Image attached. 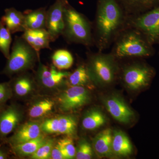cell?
<instances>
[{
  "mask_svg": "<svg viewBox=\"0 0 159 159\" xmlns=\"http://www.w3.org/2000/svg\"><path fill=\"white\" fill-rule=\"evenodd\" d=\"M126 16L117 0H97L94 25V44L98 51L108 48L125 27Z\"/></svg>",
  "mask_w": 159,
  "mask_h": 159,
  "instance_id": "1",
  "label": "cell"
},
{
  "mask_svg": "<svg viewBox=\"0 0 159 159\" xmlns=\"http://www.w3.org/2000/svg\"><path fill=\"white\" fill-rule=\"evenodd\" d=\"M111 53L117 60L145 57L153 54L152 46L136 29L125 27L116 38Z\"/></svg>",
  "mask_w": 159,
  "mask_h": 159,
  "instance_id": "2",
  "label": "cell"
},
{
  "mask_svg": "<svg viewBox=\"0 0 159 159\" xmlns=\"http://www.w3.org/2000/svg\"><path fill=\"white\" fill-rule=\"evenodd\" d=\"M64 28L62 35L69 42L86 47L94 44L90 22L84 15L77 11L67 2L64 11Z\"/></svg>",
  "mask_w": 159,
  "mask_h": 159,
  "instance_id": "3",
  "label": "cell"
},
{
  "mask_svg": "<svg viewBox=\"0 0 159 159\" xmlns=\"http://www.w3.org/2000/svg\"><path fill=\"white\" fill-rule=\"evenodd\" d=\"M117 60L111 53H89L86 66L91 81L100 85L112 83L119 72Z\"/></svg>",
  "mask_w": 159,
  "mask_h": 159,
  "instance_id": "4",
  "label": "cell"
},
{
  "mask_svg": "<svg viewBox=\"0 0 159 159\" xmlns=\"http://www.w3.org/2000/svg\"><path fill=\"white\" fill-rule=\"evenodd\" d=\"M37 60L39 54L21 36H16L3 72L9 75L21 73L33 67Z\"/></svg>",
  "mask_w": 159,
  "mask_h": 159,
  "instance_id": "5",
  "label": "cell"
},
{
  "mask_svg": "<svg viewBox=\"0 0 159 159\" xmlns=\"http://www.w3.org/2000/svg\"><path fill=\"white\" fill-rule=\"evenodd\" d=\"M125 27L140 31L152 45L159 44V5L144 13L126 17Z\"/></svg>",
  "mask_w": 159,
  "mask_h": 159,
  "instance_id": "6",
  "label": "cell"
},
{
  "mask_svg": "<svg viewBox=\"0 0 159 159\" xmlns=\"http://www.w3.org/2000/svg\"><path fill=\"white\" fill-rule=\"evenodd\" d=\"M155 75L153 68L143 63H134L122 68V79L129 89L141 90L149 86Z\"/></svg>",
  "mask_w": 159,
  "mask_h": 159,
  "instance_id": "7",
  "label": "cell"
},
{
  "mask_svg": "<svg viewBox=\"0 0 159 159\" xmlns=\"http://www.w3.org/2000/svg\"><path fill=\"white\" fill-rule=\"evenodd\" d=\"M67 0H56L47 10L46 29L50 34L51 42L62 35L64 28V11Z\"/></svg>",
  "mask_w": 159,
  "mask_h": 159,
  "instance_id": "8",
  "label": "cell"
},
{
  "mask_svg": "<svg viewBox=\"0 0 159 159\" xmlns=\"http://www.w3.org/2000/svg\"><path fill=\"white\" fill-rule=\"evenodd\" d=\"M90 99L89 93L83 86H70L61 95L58 99L63 111H71L87 104Z\"/></svg>",
  "mask_w": 159,
  "mask_h": 159,
  "instance_id": "9",
  "label": "cell"
},
{
  "mask_svg": "<svg viewBox=\"0 0 159 159\" xmlns=\"http://www.w3.org/2000/svg\"><path fill=\"white\" fill-rule=\"evenodd\" d=\"M103 102L108 112L118 122L128 123L134 118L133 111L119 95H109L104 99Z\"/></svg>",
  "mask_w": 159,
  "mask_h": 159,
  "instance_id": "10",
  "label": "cell"
},
{
  "mask_svg": "<svg viewBox=\"0 0 159 159\" xmlns=\"http://www.w3.org/2000/svg\"><path fill=\"white\" fill-rule=\"evenodd\" d=\"M70 73L59 70L54 66L51 67L41 63L39 61V66L37 71L39 80L44 86L53 88L60 84L65 78L68 77Z\"/></svg>",
  "mask_w": 159,
  "mask_h": 159,
  "instance_id": "11",
  "label": "cell"
},
{
  "mask_svg": "<svg viewBox=\"0 0 159 159\" xmlns=\"http://www.w3.org/2000/svg\"><path fill=\"white\" fill-rule=\"evenodd\" d=\"M41 131V125L38 122H26L21 125L10 138V144L13 146L36 139L42 134Z\"/></svg>",
  "mask_w": 159,
  "mask_h": 159,
  "instance_id": "12",
  "label": "cell"
},
{
  "mask_svg": "<svg viewBox=\"0 0 159 159\" xmlns=\"http://www.w3.org/2000/svg\"><path fill=\"white\" fill-rule=\"evenodd\" d=\"M21 37L39 54L42 49H51L50 44L52 42L50 34L46 29H27Z\"/></svg>",
  "mask_w": 159,
  "mask_h": 159,
  "instance_id": "13",
  "label": "cell"
},
{
  "mask_svg": "<svg viewBox=\"0 0 159 159\" xmlns=\"http://www.w3.org/2000/svg\"><path fill=\"white\" fill-rule=\"evenodd\" d=\"M1 20L11 34L27 30L25 15L14 8L6 9Z\"/></svg>",
  "mask_w": 159,
  "mask_h": 159,
  "instance_id": "14",
  "label": "cell"
},
{
  "mask_svg": "<svg viewBox=\"0 0 159 159\" xmlns=\"http://www.w3.org/2000/svg\"><path fill=\"white\" fill-rule=\"evenodd\" d=\"M126 17L144 13L159 5V0H117Z\"/></svg>",
  "mask_w": 159,
  "mask_h": 159,
  "instance_id": "15",
  "label": "cell"
},
{
  "mask_svg": "<svg viewBox=\"0 0 159 159\" xmlns=\"http://www.w3.org/2000/svg\"><path fill=\"white\" fill-rule=\"evenodd\" d=\"M112 135L111 129L108 128L101 131L95 137L93 147L98 156L109 157L112 154Z\"/></svg>",
  "mask_w": 159,
  "mask_h": 159,
  "instance_id": "16",
  "label": "cell"
},
{
  "mask_svg": "<svg viewBox=\"0 0 159 159\" xmlns=\"http://www.w3.org/2000/svg\"><path fill=\"white\" fill-rule=\"evenodd\" d=\"M20 114L14 107H10L0 116V134L7 135L14 130L20 120Z\"/></svg>",
  "mask_w": 159,
  "mask_h": 159,
  "instance_id": "17",
  "label": "cell"
},
{
  "mask_svg": "<svg viewBox=\"0 0 159 159\" xmlns=\"http://www.w3.org/2000/svg\"><path fill=\"white\" fill-rule=\"evenodd\" d=\"M112 148L113 153L119 157L130 155L133 151L130 140L125 133L122 131H114L112 135Z\"/></svg>",
  "mask_w": 159,
  "mask_h": 159,
  "instance_id": "18",
  "label": "cell"
},
{
  "mask_svg": "<svg viewBox=\"0 0 159 159\" xmlns=\"http://www.w3.org/2000/svg\"><path fill=\"white\" fill-rule=\"evenodd\" d=\"M27 29H46L47 10L40 8L24 12Z\"/></svg>",
  "mask_w": 159,
  "mask_h": 159,
  "instance_id": "19",
  "label": "cell"
},
{
  "mask_svg": "<svg viewBox=\"0 0 159 159\" xmlns=\"http://www.w3.org/2000/svg\"><path fill=\"white\" fill-rule=\"evenodd\" d=\"M45 137L41 135L36 139L30 140L22 144L12 146L15 153L20 157L31 156L46 142Z\"/></svg>",
  "mask_w": 159,
  "mask_h": 159,
  "instance_id": "20",
  "label": "cell"
},
{
  "mask_svg": "<svg viewBox=\"0 0 159 159\" xmlns=\"http://www.w3.org/2000/svg\"><path fill=\"white\" fill-rule=\"evenodd\" d=\"M106 119L104 114L98 109L89 111L82 120V126L87 130H94L104 125Z\"/></svg>",
  "mask_w": 159,
  "mask_h": 159,
  "instance_id": "21",
  "label": "cell"
},
{
  "mask_svg": "<svg viewBox=\"0 0 159 159\" xmlns=\"http://www.w3.org/2000/svg\"><path fill=\"white\" fill-rule=\"evenodd\" d=\"M53 66L59 70H67L72 67L74 59L70 52L65 49L55 51L52 56Z\"/></svg>",
  "mask_w": 159,
  "mask_h": 159,
  "instance_id": "22",
  "label": "cell"
},
{
  "mask_svg": "<svg viewBox=\"0 0 159 159\" xmlns=\"http://www.w3.org/2000/svg\"><path fill=\"white\" fill-rule=\"evenodd\" d=\"M67 78V82L70 86H85L91 82L86 66L80 65Z\"/></svg>",
  "mask_w": 159,
  "mask_h": 159,
  "instance_id": "23",
  "label": "cell"
},
{
  "mask_svg": "<svg viewBox=\"0 0 159 159\" xmlns=\"http://www.w3.org/2000/svg\"><path fill=\"white\" fill-rule=\"evenodd\" d=\"M77 129V121L74 116H62L58 117V134L73 137L76 134Z\"/></svg>",
  "mask_w": 159,
  "mask_h": 159,
  "instance_id": "24",
  "label": "cell"
},
{
  "mask_svg": "<svg viewBox=\"0 0 159 159\" xmlns=\"http://www.w3.org/2000/svg\"><path fill=\"white\" fill-rule=\"evenodd\" d=\"M54 102L49 99H44L34 103L30 107L29 115L34 119L41 118L51 112L54 108Z\"/></svg>",
  "mask_w": 159,
  "mask_h": 159,
  "instance_id": "25",
  "label": "cell"
},
{
  "mask_svg": "<svg viewBox=\"0 0 159 159\" xmlns=\"http://www.w3.org/2000/svg\"><path fill=\"white\" fill-rule=\"evenodd\" d=\"M11 41V33L3 25L0 18V51L7 59L10 56Z\"/></svg>",
  "mask_w": 159,
  "mask_h": 159,
  "instance_id": "26",
  "label": "cell"
},
{
  "mask_svg": "<svg viewBox=\"0 0 159 159\" xmlns=\"http://www.w3.org/2000/svg\"><path fill=\"white\" fill-rule=\"evenodd\" d=\"M56 144L62 152L65 159H70L75 157L76 149L70 137L68 136L60 139Z\"/></svg>",
  "mask_w": 159,
  "mask_h": 159,
  "instance_id": "27",
  "label": "cell"
},
{
  "mask_svg": "<svg viewBox=\"0 0 159 159\" xmlns=\"http://www.w3.org/2000/svg\"><path fill=\"white\" fill-rule=\"evenodd\" d=\"M14 89L18 96H25L31 92L32 88L31 80L26 75L21 76L16 80L14 82Z\"/></svg>",
  "mask_w": 159,
  "mask_h": 159,
  "instance_id": "28",
  "label": "cell"
},
{
  "mask_svg": "<svg viewBox=\"0 0 159 159\" xmlns=\"http://www.w3.org/2000/svg\"><path fill=\"white\" fill-rule=\"evenodd\" d=\"M54 145V139H48L47 142L31 155L30 157L33 159H51V151Z\"/></svg>",
  "mask_w": 159,
  "mask_h": 159,
  "instance_id": "29",
  "label": "cell"
},
{
  "mask_svg": "<svg viewBox=\"0 0 159 159\" xmlns=\"http://www.w3.org/2000/svg\"><path fill=\"white\" fill-rule=\"evenodd\" d=\"M93 157V151L90 144L86 140H81L76 149L75 157L77 159H90Z\"/></svg>",
  "mask_w": 159,
  "mask_h": 159,
  "instance_id": "30",
  "label": "cell"
},
{
  "mask_svg": "<svg viewBox=\"0 0 159 159\" xmlns=\"http://www.w3.org/2000/svg\"><path fill=\"white\" fill-rule=\"evenodd\" d=\"M41 129L47 134H58V117L45 120L41 124Z\"/></svg>",
  "mask_w": 159,
  "mask_h": 159,
  "instance_id": "31",
  "label": "cell"
},
{
  "mask_svg": "<svg viewBox=\"0 0 159 159\" xmlns=\"http://www.w3.org/2000/svg\"><path fill=\"white\" fill-rule=\"evenodd\" d=\"M8 86L6 84H0V102L6 101L9 97Z\"/></svg>",
  "mask_w": 159,
  "mask_h": 159,
  "instance_id": "32",
  "label": "cell"
},
{
  "mask_svg": "<svg viewBox=\"0 0 159 159\" xmlns=\"http://www.w3.org/2000/svg\"><path fill=\"white\" fill-rule=\"evenodd\" d=\"M51 159H65L62 152L57 144L54 145L52 151H51Z\"/></svg>",
  "mask_w": 159,
  "mask_h": 159,
  "instance_id": "33",
  "label": "cell"
},
{
  "mask_svg": "<svg viewBox=\"0 0 159 159\" xmlns=\"http://www.w3.org/2000/svg\"><path fill=\"white\" fill-rule=\"evenodd\" d=\"M6 155L0 151V159H6Z\"/></svg>",
  "mask_w": 159,
  "mask_h": 159,
  "instance_id": "34",
  "label": "cell"
}]
</instances>
